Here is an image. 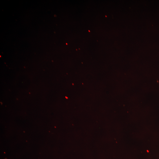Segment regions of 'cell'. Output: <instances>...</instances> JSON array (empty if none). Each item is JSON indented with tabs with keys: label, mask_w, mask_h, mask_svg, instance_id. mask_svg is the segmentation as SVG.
Returning <instances> with one entry per match:
<instances>
[{
	"label": "cell",
	"mask_w": 159,
	"mask_h": 159,
	"mask_svg": "<svg viewBox=\"0 0 159 159\" xmlns=\"http://www.w3.org/2000/svg\"></svg>",
	"instance_id": "obj_1"
}]
</instances>
